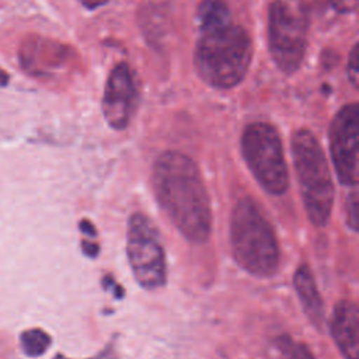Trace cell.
<instances>
[{"instance_id": "obj_21", "label": "cell", "mask_w": 359, "mask_h": 359, "mask_svg": "<svg viewBox=\"0 0 359 359\" xmlns=\"http://www.w3.org/2000/svg\"><path fill=\"white\" fill-rule=\"evenodd\" d=\"M80 227L83 229V231H86V233H88V234H91V236H95V231H94V227H93V224L90 223V222H87V220H83L81 223H80Z\"/></svg>"}, {"instance_id": "obj_4", "label": "cell", "mask_w": 359, "mask_h": 359, "mask_svg": "<svg viewBox=\"0 0 359 359\" xmlns=\"http://www.w3.org/2000/svg\"><path fill=\"white\" fill-rule=\"evenodd\" d=\"M292 156L307 217L324 227L332 210L334 184L324 150L311 130L302 128L293 133Z\"/></svg>"}, {"instance_id": "obj_19", "label": "cell", "mask_w": 359, "mask_h": 359, "mask_svg": "<svg viewBox=\"0 0 359 359\" xmlns=\"http://www.w3.org/2000/svg\"><path fill=\"white\" fill-rule=\"evenodd\" d=\"M86 8L88 10H95V8H100L102 6H105L109 0H79Z\"/></svg>"}, {"instance_id": "obj_20", "label": "cell", "mask_w": 359, "mask_h": 359, "mask_svg": "<svg viewBox=\"0 0 359 359\" xmlns=\"http://www.w3.org/2000/svg\"><path fill=\"white\" fill-rule=\"evenodd\" d=\"M83 251L90 257H95L97 252H98V245L94 244V243H90V241H84L83 243Z\"/></svg>"}, {"instance_id": "obj_18", "label": "cell", "mask_w": 359, "mask_h": 359, "mask_svg": "<svg viewBox=\"0 0 359 359\" xmlns=\"http://www.w3.org/2000/svg\"><path fill=\"white\" fill-rule=\"evenodd\" d=\"M330 3L339 13H351L356 8L358 0H330Z\"/></svg>"}, {"instance_id": "obj_7", "label": "cell", "mask_w": 359, "mask_h": 359, "mask_svg": "<svg viewBox=\"0 0 359 359\" xmlns=\"http://www.w3.org/2000/svg\"><path fill=\"white\" fill-rule=\"evenodd\" d=\"M126 254L133 276L142 287L153 290L165 283L164 248L157 229L143 213H133L129 219Z\"/></svg>"}, {"instance_id": "obj_13", "label": "cell", "mask_w": 359, "mask_h": 359, "mask_svg": "<svg viewBox=\"0 0 359 359\" xmlns=\"http://www.w3.org/2000/svg\"><path fill=\"white\" fill-rule=\"evenodd\" d=\"M201 31L212 29L231 21L229 6L224 0H202L196 10Z\"/></svg>"}, {"instance_id": "obj_22", "label": "cell", "mask_w": 359, "mask_h": 359, "mask_svg": "<svg viewBox=\"0 0 359 359\" xmlns=\"http://www.w3.org/2000/svg\"><path fill=\"white\" fill-rule=\"evenodd\" d=\"M7 83H8V74L3 69H0V87L6 86Z\"/></svg>"}, {"instance_id": "obj_1", "label": "cell", "mask_w": 359, "mask_h": 359, "mask_svg": "<svg viewBox=\"0 0 359 359\" xmlns=\"http://www.w3.org/2000/svg\"><path fill=\"white\" fill-rule=\"evenodd\" d=\"M151 185L177 230L191 243H205L212 230V209L196 163L181 151H164L153 164Z\"/></svg>"}, {"instance_id": "obj_5", "label": "cell", "mask_w": 359, "mask_h": 359, "mask_svg": "<svg viewBox=\"0 0 359 359\" xmlns=\"http://www.w3.org/2000/svg\"><path fill=\"white\" fill-rule=\"evenodd\" d=\"M241 154L258 184L272 195L289 187L287 165L276 128L268 122H251L241 135Z\"/></svg>"}, {"instance_id": "obj_11", "label": "cell", "mask_w": 359, "mask_h": 359, "mask_svg": "<svg viewBox=\"0 0 359 359\" xmlns=\"http://www.w3.org/2000/svg\"><path fill=\"white\" fill-rule=\"evenodd\" d=\"M330 328L335 345L345 359H359V310L356 303L338 302L332 311Z\"/></svg>"}, {"instance_id": "obj_15", "label": "cell", "mask_w": 359, "mask_h": 359, "mask_svg": "<svg viewBox=\"0 0 359 359\" xmlns=\"http://www.w3.org/2000/svg\"><path fill=\"white\" fill-rule=\"evenodd\" d=\"M275 345L286 359H314L310 349L290 338L289 335H280L275 339Z\"/></svg>"}, {"instance_id": "obj_10", "label": "cell", "mask_w": 359, "mask_h": 359, "mask_svg": "<svg viewBox=\"0 0 359 359\" xmlns=\"http://www.w3.org/2000/svg\"><path fill=\"white\" fill-rule=\"evenodd\" d=\"M69 48L46 38L27 39L20 50L24 69L34 76H50L63 69L70 59Z\"/></svg>"}, {"instance_id": "obj_8", "label": "cell", "mask_w": 359, "mask_h": 359, "mask_svg": "<svg viewBox=\"0 0 359 359\" xmlns=\"http://www.w3.org/2000/svg\"><path fill=\"white\" fill-rule=\"evenodd\" d=\"M359 151V107L345 104L334 115L330 125V154L338 180L346 187L358 185Z\"/></svg>"}, {"instance_id": "obj_3", "label": "cell", "mask_w": 359, "mask_h": 359, "mask_svg": "<svg viewBox=\"0 0 359 359\" xmlns=\"http://www.w3.org/2000/svg\"><path fill=\"white\" fill-rule=\"evenodd\" d=\"M230 245L236 262L248 273L272 276L279 266L276 236L258 203L244 196L237 201L230 219Z\"/></svg>"}, {"instance_id": "obj_9", "label": "cell", "mask_w": 359, "mask_h": 359, "mask_svg": "<svg viewBox=\"0 0 359 359\" xmlns=\"http://www.w3.org/2000/svg\"><path fill=\"white\" fill-rule=\"evenodd\" d=\"M139 91L128 63L115 65L105 81L102 114L107 123L116 130L125 129L137 107Z\"/></svg>"}, {"instance_id": "obj_2", "label": "cell", "mask_w": 359, "mask_h": 359, "mask_svg": "<svg viewBox=\"0 0 359 359\" xmlns=\"http://www.w3.org/2000/svg\"><path fill=\"white\" fill-rule=\"evenodd\" d=\"M252 60V41L248 31L231 21L201 31L194 52V66L208 86L229 90L238 86Z\"/></svg>"}, {"instance_id": "obj_23", "label": "cell", "mask_w": 359, "mask_h": 359, "mask_svg": "<svg viewBox=\"0 0 359 359\" xmlns=\"http://www.w3.org/2000/svg\"><path fill=\"white\" fill-rule=\"evenodd\" d=\"M55 359H67V358H65V356H62V355H57Z\"/></svg>"}, {"instance_id": "obj_6", "label": "cell", "mask_w": 359, "mask_h": 359, "mask_svg": "<svg viewBox=\"0 0 359 359\" xmlns=\"http://www.w3.org/2000/svg\"><path fill=\"white\" fill-rule=\"evenodd\" d=\"M309 20L294 0H273L268 7V48L272 60L285 74L297 72L307 49Z\"/></svg>"}, {"instance_id": "obj_16", "label": "cell", "mask_w": 359, "mask_h": 359, "mask_svg": "<svg viewBox=\"0 0 359 359\" xmlns=\"http://www.w3.org/2000/svg\"><path fill=\"white\" fill-rule=\"evenodd\" d=\"M346 74L352 87L356 88L358 80H359V45L358 43H355L349 52L348 63H346Z\"/></svg>"}, {"instance_id": "obj_14", "label": "cell", "mask_w": 359, "mask_h": 359, "mask_svg": "<svg viewBox=\"0 0 359 359\" xmlns=\"http://www.w3.org/2000/svg\"><path fill=\"white\" fill-rule=\"evenodd\" d=\"M21 348L28 356H39L45 353L50 345V337L41 328H31L20 337Z\"/></svg>"}, {"instance_id": "obj_17", "label": "cell", "mask_w": 359, "mask_h": 359, "mask_svg": "<svg viewBox=\"0 0 359 359\" xmlns=\"http://www.w3.org/2000/svg\"><path fill=\"white\" fill-rule=\"evenodd\" d=\"M346 222H348V226L353 231L358 230V194H356V187H353L352 194L348 196Z\"/></svg>"}, {"instance_id": "obj_12", "label": "cell", "mask_w": 359, "mask_h": 359, "mask_svg": "<svg viewBox=\"0 0 359 359\" xmlns=\"http://www.w3.org/2000/svg\"><path fill=\"white\" fill-rule=\"evenodd\" d=\"M293 283L304 313L314 325L321 328L324 321V303L316 286L313 272L306 264L300 265L294 272Z\"/></svg>"}]
</instances>
